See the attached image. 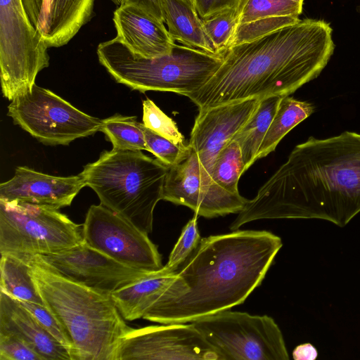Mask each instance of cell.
I'll use <instances>...</instances> for the list:
<instances>
[{
    "instance_id": "20",
    "label": "cell",
    "mask_w": 360,
    "mask_h": 360,
    "mask_svg": "<svg viewBox=\"0 0 360 360\" xmlns=\"http://www.w3.org/2000/svg\"><path fill=\"white\" fill-rule=\"evenodd\" d=\"M174 277V272L165 266L110 295L125 321L143 318Z\"/></svg>"
},
{
    "instance_id": "21",
    "label": "cell",
    "mask_w": 360,
    "mask_h": 360,
    "mask_svg": "<svg viewBox=\"0 0 360 360\" xmlns=\"http://www.w3.org/2000/svg\"><path fill=\"white\" fill-rule=\"evenodd\" d=\"M163 10L165 23L174 41L217 54L191 0H164Z\"/></svg>"
},
{
    "instance_id": "10",
    "label": "cell",
    "mask_w": 360,
    "mask_h": 360,
    "mask_svg": "<svg viewBox=\"0 0 360 360\" xmlns=\"http://www.w3.org/2000/svg\"><path fill=\"white\" fill-rule=\"evenodd\" d=\"M7 115L15 124L49 146L69 145L96 134L102 126V120L36 84L11 101Z\"/></svg>"
},
{
    "instance_id": "5",
    "label": "cell",
    "mask_w": 360,
    "mask_h": 360,
    "mask_svg": "<svg viewBox=\"0 0 360 360\" xmlns=\"http://www.w3.org/2000/svg\"><path fill=\"white\" fill-rule=\"evenodd\" d=\"M168 169L141 150L112 148L86 165L79 174L101 205L148 234L153 231V212L162 200Z\"/></svg>"
},
{
    "instance_id": "26",
    "label": "cell",
    "mask_w": 360,
    "mask_h": 360,
    "mask_svg": "<svg viewBox=\"0 0 360 360\" xmlns=\"http://www.w3.org/2000/svg\"><path fill=\"white\" fill-rule=\"evenodd\" d=\"M245 171L240 146L236 141L231 139L216 158L212 181L231 193L239 194V179Z\"/></svg>"
},
{
    "instance_id": "25",
    "label": "cell",
    "mask_w": 360,
    "mask_h": 360,
    "mask_svg": "<svg viewBox=\"0 0 360 360\" xmlns=\"http://www.w3.org/2000/svg\"><path fill=\"white\" fill-rule=\"evenodd\" d=\"M100 131L114 149L148 151L141 123L135 116L115 114L103 119Z\"/></svg>"
},
{
    "instance_id": "1",
    "label": "cell",
    "mask_w": 360,
    "mask_h": 360,
    "mask_svg": "<svg viewBox=\"0 0 360 360\" xmlns=\"http://www.w3.org/2000/svg\"><path fill=\"white\" fill-rule=\"evenodd\" d=\"M360 213V134L310 136L260 187L231 224L259 219H321L344 227Z\"/></svg>"
},
{
    "instance_id": "6",
    "label": "cell",
    "mask_w": 360,
    "mask_h": 360,
    "mask_svg": "<svg viewBox=\"0 0 360 360\" xmlns=\"http://www.w3.org/2000/svg\"><path fill=\"white\" fill-rule=\"evenodd\" d=\"M100 63L120 84L142 93L183 96L201 87L220 66L222 56L175 44L171 53L146 58L133 54L116 37L97 47Z\"/></svg>"
},
{
    "instance_id": "34",
    "label": "cell",
    "mask_w": 360,
    "mask_h": 360,
    "mask_svg": "<svg viewBox=\"0 0 360 360\" xmlns=\"http://www.w3.org/2000/svg\"><path fill=\"white\" fill-rule=\"evenodd\" d=\"M16 300L25 307L36 318L40 324L61 345L67 348L68 351L70 350V342L63 328L53 314L44 304Z\"/></svg>"
},
{
    "instance_id": "2",
    "label": "cell",
    "mask_w": 360,
    "mask_h": 360,
    "mask_svg": "<svg viewBox=\"0 0 360 360\" xmlns=\"http://www.w3.org/2000/svg\"><path fill=\"white\" fill-rule=\"evenodd\" d=\"M282 246L281 238L267 231L238 229L202 238L143 319L191 323L243 304Z\"/></svg>"
},
{
    "instance_id": "7",
    "label": "cell",
    "mask_w": 360,
    "mask_h": 360,
    "mask_svg": "<svg viewBox=\"0 0 360 360\" xmlns=\"http://www.w3.org/2000/svg\"><path fill=\"white\" fill-rule=\"evenodd\" d=\"M84 242L82 225L58 210L0 200V253H56Z\"/></svg>"
},
{
    "instance_id": "33",
    "label": "cell",
    "mask_w": 360,
    "mask_h": 360,
    "mask_svg": "<svg viewBox=\"0 0 360 360\" xmlns=\"http://www.w3.org/2000/svg\"><path fill=\"white\" fill-rule=\"evenodd\" d=\"M0 360H44L29 345L19 338L0 333Z\"/></svg>"
},
{
    "instance_id": "16",
    "label": "cell",
    "mask_w": 360,
    "mask_h": 360,
    "mask_svg": "<svg viewBox=\"0 0 360 360\" xmlns=\"http://www.w3.org/2000/svg\"><path fill=\"white\" fill-rule=\"evenodd\" d=\"M84 186L86 184L79 174L58 176L20 166L11 179L0 184V200L58 210L70 206Z\"/></svg>"
},
{
    "instance_id": "9",
    "label": "cell",
    "mask_w": 360,
    "mask_h": 360,
    "mask_svg": "<svg viewBox=\"0 0 360 360\" xmlns=\"http://www.w3.org/2000/svg\"><path fill=\"white\" fill-rule=\"evenodd\" d=\"M48 49L21 0H0V77L6 98L32 88L38 73L49 65Z\"/></svg>"
},
{
    "instance_id": "24",
    "label": "cell",
    "mask_w": 360,
    "mask_h": 360,
    "mask_svg": "<svg viewBox=\"0 0 360 360\" xmlns=\"http://www.w3.org/2000/svg\"><path fill=\"white\" fill-rule=\"evenodd\" d=\"M314 105L307 101L283 96L259 148L257 159L273 152L283 138L295 126L309 117Z\"/></svg>"
},
{
    "instance_id": "13",
    "label": "cell",
    "mask_w": 360,
    "mask_h": 360,
    "mask_svg": "<svg viewBox=\"0 0 360 360\" xmlns=\"http://www.w3.org/2000/svg\"><path fill=\"white\" fill-rule=\"evenodd\" d=\"M117 360H221L192 323L131 328L122 338Z\"/></svg>"
},
{
    "instance_id": "23",
    "label": "cell",
    "mask_w": 360,
    "mask_h": 360,
    "mask_svg": "<svg viewBox=\"0 0 360 360\" xmlns=\"http://www.w3.org/2000/svg\"><path fill=\"white\" fill-rule=\"evenodd\" d=\"M0 271L1 291L18 300L44 304L31 274L30 257L1 254Z\"/></svg>"
},
{
    "instance_id": "12",
    "label": "cell",
    "mask_w": 360,
    "mask_h": 360,
    "mask_svg": "<svg viewBox=\"0 0 360 360\" xmlns=\"http://www.w3.org/2000/svg\"><path fill=\"white\" fill-rule=\"evenodd\" d=\"M30 257L63 278L108 296L153 273L125 266L84 241L56 253Z\"/></svg>"
},
{
    "instance_id": "29",
    "label": "cell",
    "mask_w": 360,
    "mask_h": 360,
    "mask_svg": "<svg viewBox=\"0 0 360 360\" xmlns=\"http://www.w3.org/2000/svg\"><path fill=\"white\" fill-rule=\"evenodd\" d=\"M300 20L298 17H273L238 24L229 48L252 41Z\"/></svg>"
},
{
    "instance_id": "28",
    "label": "cell",
    "mask_w": 360,
    "mask_h": 360,
    "mask_svg": "<svg viewBox=\"0 0 360 360\" xmlns=\"http://www.w3.org/2000/svg\"><path fill=\"white\" fill-rule=\"evenodd\" d=\"M238 11L239 9H231L202 19L206 34L220 56L228 49L238 24Z\"/></svg>"
},
{
    "instance_id": "36",
    "label": "cell",
    "mask_w": 360,
    "mask_h": 360,
    "mask_svg": "<svg viewBox=\"0 0 360 360\" xmlns=\"http://www.w3.org/2000/svg\"><path fill=\"white\" fill-rule=\"evenodd\" d=\"M164 0H122V4H131L144 10L158 20L165 22Z\"/></svg>"
},
{
    "instance_id": "3",
    "label": "cell",
    "mask_w": 360,
    "mask_h": 360,
    "mask_svg": "<svg viewBox=\"0 0 360 360\" xmlns=\"http://www.w3.org/2000/svg\"><path fill=\"white\" fill-rule=\"evenodd\" d=\"M334 49L328 22L300 19L227 49L210 78L185 96L198 109H207L248 99L290 96L320 75Z\"/></svg>"
},
{
    "instance_id": "8",
    "label": "cell",
    "mask_w": 360,
    "mask_h": 360,
    "mask_svg": "<svg viewBox=\"0 0 360 360\" xmlns=\"http://www.w3.org/2000/svg\"><path fill=\"white\" fill-rule=\"evenodd\" d=\"M221 360H288L283 335L267 315L230 309L191 322Z\"/></svg>"
},
{
    "instance_id": "38",
    "label": "cell",
    "mask_w": 360,
    "mask_h": 360,
    "mask_svg": "<svg viewBox=\"0 0 360 360\" xmlns=\"http://www.w3.org/2000/svg\"><path fill=\"white\" fill-rule=\"evenodd\" d=\"M117 6H120L122 3V0H111Z\"/></svg>"
},
{
    "instance_id": "35",
    "label": "cell",
    "mask_w": 360,
    "mask_h": 360,
    "mask_svg": "<svg viewBox=\"0 0 360 360\" xmlns=\"http://www.w3.org/2000/svg\"><path fill=\"white\" fill-rule=\"evenodd\" d=\"M243 0H191L202 19L231 9H239Z\"/></svg>"
},
{
    "instance_id": "14",
    "label": "cell",
    "mask_w": 360,
    "mask_h": 360,
    "mask_svg": "<svg viewBox=\"0 0 360 360\" xmlns=\"http://www.w3.org/2000/svg\"><path fill=\"white\" fill-rule=\"evenodd\" d=\"M162 200L186 206L195 214L206 218L238 214L248 200L240 193H231L218 185L205 184L190 148L184 160L169 167Z\"/></svg>"
},
{
    "instance_id": "4",
    "label": "cell",
    "mask_w": 360,
    "mask_h": 360,
    "mask_svg": "<svg viewBox=\"0 0 360 360\" xmlns=\"http://www.w3.org/2000/svg\"><path fill=\"white\" fill-rule=\"evenodd\" d=\"M31 274L45 306L70 342L71 360H117L127 325L110 296L69 281L30 257Z\"/></svg>"
},
{
    "instance_id": "31",
    "label": "cell",
    "mask_w": 360,
    "mask_h": 360,
    "mask_svg": "<svg viewBox=\"0 0 360 360\" xmlns=\"http://www.w3.org/2000/svg\"><path fill=\"white\" fill-rule=\"evenodd\" d=\"M148 151L167 167L178 164L189 152L187 146L181 147L168 139L158 134L141 123Z\"/></svg>"
},
{
    "instance_id": "32",
    "label": "cell",
    "mask_w": 360,
    "mask_h": 360,
    "mask_svg": "<svg viewBox=\"0 0 360 360\" xmlns=\"http://www.w3.org/2000/svg\"><path fill=\"white\" fill-rule=\"evenodd\" d=\"M198 214H195L185 225L181 235L172 249L165 268L174 272L194 251L200 242L201 238L198 226Z\"/></svg>"
},
{
    "instance_id": "30",
    "label": "cell",
    "mask_w": 360,
    "mask_h": 360,
    "mask_svg": "<svg viewBox=\"0 0 360 360\" xmlns=\"http://www.w3.org/2000/svg\"><path fill=\"white\" fill-rule=\"evenodd\" d=\"M143 124L158 134L181 147L187 146L175 122L150 99L143 101Z\"/></svg>"
},
{
    "instance_id": "17",
    "label": "cell",
    "mask_w": 360,
    "mask_h": 360,
    "mask_svg": "<svg viewBox=\"0 0 360 360\" xmlns=\"http://www.w3.org/2000/svg\"><path fill=\"white\" fill-rule=\"evenodd\" d=\"M95 0H21L49 48L68 44L93 14Z\"/></svg>"
},
{
    "instance_id": "18",
    "label": "cell",
    "mask_w": 360,
    "mask_h": 360,
    "mask_svg": "<svg viewBox=\"0 0 360 360\" xmlns=\"http://www.w3.org/2000/svg\"><path fill=\"white\" fill-rule=\"evenodd\" d=\"M115 37L133 54L153 58L172 52L175 41L165 22L141 8L122 4L114 12Z\"/></svg>"
},
{
    "instance_id": "11",
    "label": "cell",
    "mask_w": 360,
    "mask_h": 360,
    "mask_svg": "<svg viewBox=\"0 0 360 360\" xmlns=\"http://www.w3.org/2000/svg\"><path fill=\"white\" fill-rule=\"evenodd\" d=\"M82 233L86 244L125 266L148 272L164 266L148 234L101 204L89 208Z\"/></svg>"
},
{
    "instance_id": "19",
    "label": "cell",
    "mask_w": 360,
    "mask_h": 360,
    "mask_svg": "<svg viewBox=\"0 0 360 360\" xmlns=\"http://www.w3.org/2000/svg\"><path fill=\"white\" fill-rule=\"evenodd\" d=\"M0 333L25 341L44 360H71L69 351L15 298L0 290Z\"/></svg>"
},
{
    "instance_id": "39",
    "label": "cell",
    "mask_w": 360,
    "mask_h": 360,
    "mask_svg": "<svg viewBox=\"0 0 360 360\" xmlns=\"http://www.w3.org/2000/svg\"><path fill=\"white\" fill-rule=\"evenodd\" d=\"M357 10H358V12L360 13V4L359 5Z\"/></svg>"
},
{
    "instance_id": "15",
    "label": "cell",
    "mask_w": 360,
    "mask_h": 360,
    "mask_svg": "<svg viewBox=\"0 0 360 360\" xmlns=\"http://www.w3.org/2000/svg\"><path fill=\"white\" fill-rule=\"evenodd\" d=\"M259 101L248 99L198 109L188 146L195 155L205 184L217 185L212 181V173L219 153L250 118Z\"/></svg>"
},
{
    "instance_id": "37",
    "label": "cell",
    "mask_w": 360,
    "mask_h": 360,
    "mask_svg": "<svg viewBox=\"0 0 360 360\" xmlns=\"http://www.w3.org/2000/svg\"><path fill=\"white\" fill-rule=\"evenodd\" d=\"M317 356V349L309 342L297 346L292 352V357L295 360H314Z\"/></svg>"
},
{
    "instance_id": "22",
    "label": "cell",
    "mask_w": 360,
    "mask_h": 360,
    "mask_svg": "<svg viewBox=\"0 0 360 360\" xmlns=\"http://www.w3.org/2000/svg\"><path fill=\"white\" fill-rule=\"evenodd\" d=\"M282 98L261 99L250 118L232 138L240 146L246 170L257 160L259 148Z\"/></svg>"
},
{
    "instance_id": "27",
    "label": "cell",
    "mask_w": 360,
    "mask_h": 360,
    "mask_svg": "<svg viewBox=\"0 0 360 360\" xmlns=\"http://www.w3.org/2000/svg\"><path fill=\"white\" fill-rule=\"evenodd\" d=\"M303 4L304 0H243L238 11V24L273 17L299 18Z\"/></svg>"
}]
</instances>
